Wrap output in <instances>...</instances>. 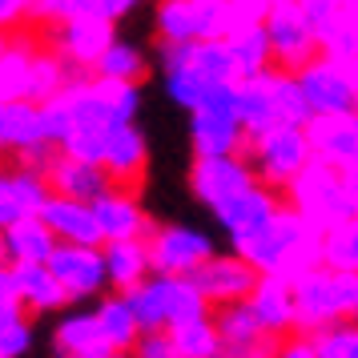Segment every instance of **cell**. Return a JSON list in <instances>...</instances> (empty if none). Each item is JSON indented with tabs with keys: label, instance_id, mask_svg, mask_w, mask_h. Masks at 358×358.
<instances>
[{
	"label": "cell",
	"instance_id": "6da1fadb",
	"mask_svg": "<svg viewBox=\"0 0 358 358\" xmlns=\"http://www.w3.org/2000/svg\"><path fill=\"white\" fill-rule=\"evenodd\" d=\"M145 109V85H113V81H85L69 85L57 101L45 105L57 137V149L65 157H81V162L97 165L101 145L125 125H137Z\"/></svg>",
	"mask_w": 358,
	"mask_h": 358
},
{
	"label": "cell",
	"instance_id": "7a4b0ae2",
	"mask_svg": "<svg viewBox=\"0 0 358 358\" xmlns=\"http://www.w3.org/2000/svg\"><path fill=\"white\" fill-rule=\"evenodd\" d=\"M153 77L162 85V97L189 117L197 113L206 97H213L226 85L238 81V65L229 57L226 41H206V45H157L153 49Z\"/></svg>",
	"mask_w": 358,
	"mask_h": 358
},
{
	"label": "cell",
	"instance_id": "3957f363",
	"mask_svg": "<svg viewBox=\"0 0 358 358\" xmlns=\"http://www.w3.org/2000/svg\"><path fill=\"white\" fill-rule=\"evenodd\" d=\"M266 13L270 0H162L149 13V33L153 45H206L262 24Z\"/></svg>",
	"mask_w": 358,
	"mask_h": 358
},
{
	"label": "cell",
	"instance_id": "277c9868",
	"mask_svg": "<svg viewBox=\"0 0 358 358\" xmlns=\"http://www.w3.org/2000/svg\"><path fill=\"white\" fill-rule=\"evenodd\" d=\"M262 278L278 282H298L302 274L322 266V234L310 226L306 217H298L290 206H282L278 217L262 229L254 242L238 250Z\"/></svg>",
	"mask_w": 358,
	"mask_h": 358
},
{
	"label": "cell",
	"instance_id": "5b68a950",
	"mask_svg": "<svg viewBox=\"0 0 358 358\" xmlns=\"http://www.w3.org/2000/svg\"><path fill=\"white\" fill-rule=\"evenodd\" d=\"M238 101H242V121L250 137H262L270 129H306L314 121L298 89V77L282 69H270L254 81L238 85Z\"/></svg>",
	"mask_w": 358,
	"mask_h": 358
},
{
	"label": "cell",
	"instance_id": "8992f818",
	"mask_svg": "<svg viewBox=\"0 0 358 358\" xmlns=\"http://www.w3.org/2000/svg\"><path fill=\"white\" fill-rule=\"evenodd\" d=\"M125 298H129L133 314H137L141 334H153V330L173 334V330H181V326H189V322H197V318H210L213 314L189 278L149 274L145 282H141L133 294H125Z\"/></svg>",
	"mask_w": 358,
	"mask_h": 358
},
{
	"label": "cell",
	"instance_id": "52a82bcc",
	"mask_svg": "<svg viewBox=\"0 0 358 358\" xmlns=\"http://www.w3.org/2000/svg\"><path fill=\"white\" fill-rule=\"evenodd\" d=\"M185 141L194 162L206 157H242L250 145V133L242 121V101H238V85L217 89L213 97H206V105L197 113L185 117Z\"/></svg>",
	"mask_w": 358,
	"mask_h": 358
},
{
	"label": "cell",
	"instance_id": "ba28073f",
	"mask_svg": "<svg viewBox=\"0 0 358 358\" xmlns=\"http://www.w3.org/2000/svg\"><path fill=\"white\" fill-rule=\"evenodd\" d=\"M294 290V322H298V334L310 338L326 326L350 322V310H355V290L358 278L350 274H334V270H310L298 282H290Z\"/></svg>",
	"mask_w": 358,
	"mask_h": 358
},
{
	"label": "cell",
	"instance_id": "9c48e42d",
	"mask_svg": "<svg viewBox=\"0 0 358 358\" xmlns=\"http://www.w3.org/2000/svg\"><path fill=\"white\" fill-rule=\"evenodd\" d=\"M57 137H52L45 105L33 101H0V162L4 165H29V169H49L57 157Z\"/></svg>",
	"mask_w": 358,
	"mask_h": 358
},
{
	"label": "cell",
	"instance_id": "30bf717a",
	"mask_svg": "<svg viewBox=\"0 0 358 358\" xmlns=\"http://www.w3.org/2000/svg\"><path fill=\"white\" fill-rule=\"evenodd\" d=\"M145 245H149L153 274H165V278H194L217 250H226L210 226H197V222H185V217L157 222L153 234L145 238Z\"/></svg>",
	"mask_w": 358,
	"mask_h": 358
},
{
	"label": "cell",
	"instance_id": "8fae6325",
	"mask_svg": "<svg viewBox=\"0 0 358 358\" xmlns=\"http://www.w3.org/2000/svg\"><path fill=\"white\" fill-rule=\"evenodd\" d=\"M245 162L254 169L258 185L274 189V194H286L294 181L314 165V149H310L306 129H270L262 137H250Z\"/></svg>",
	"mask_w": 358,
	"mask_h": 358
},
{
	"label": "cell",
	"instance_id": "7c38bea8",
	"mask_svg": "<svg viewBox=\"0 0 358 358\" xmlns=\"http://www.w3.org/2000/svg\"><path fill=\"white\" fill-rule=\"evenodd\" d=\"M282 197H286V206H290L298 217H306L318 234H326V229H334V226H346V222L358 217L355 201L346 194L342 173H334V169H326V165H318V162L310 165Z\"/></svg>",
	"mask_w": 358,
	"mask_h": 358
},
{
	"label": "cell",
	"instance_id": "4fadbf2b",
	"mask_svg": "<svg viewBox=\"0 0 358 358\" xmlns=\"http://www.w3.org/2000/svg\"><path fill=\"white\" fill-rule=\"evenodd\" d=\"M266 41H270V57L274 69L282 73H302L310 61H318V36L306 17V0H270V13L262 20Z\"/></svg>",
	"mask_w": 358,
	"mask_h": 358
},
{
	"label": "cell",
	"instance_id": "5bb4252c",
	"mask_svg": "<svg viewBox=\"0 0 358 358\" xmlns=\"http://www.w3.org/2000/svg\"><path fill=\"white\" fill-rule=\"evenodd\" d=\"M36 41L52 52V57H61L77 77H93V65L101 61V52L113 45L121 29L117 24H101V20H61V24H45V29H33Z\"/></svg>",
	"mask_w": 358,
	"mask_h": 358
},
{
	"label": "cell",
	"instance_id": "9a60e30c",
	"mask_svg": "<svg viewBox=\"0 0 358 358\" xmlns=\"http://www.w3.org/2000/svg\"><path fill=\"white\" fill-rule=\"evenodd\" d=\"M298 77V89L306 97L310 117H346L358 113V73L350 65H338L330 57L310 61Z\"/></svg>",
	"mask_w": 358,
	"mask_h": 358
},
{
	"label": "cell",
	"instance_id": "2e32d148",
	"mask_svg": "<svg viewBox=\"0 0 358 358\" xmlns=\"http://www.w3.org/2000/svg\"><path fill=\"white\" fill-rule=\"evenodd\" d=\"M49 270L61 282L69 306H97L105 294H113L101 245H57V254L49 258Z\"/></svg>",
	"mask_w": 358,
	"mask_h": 358
},
{
	"label": "cell",
	"instance_id": "e0dca14e",
	"mask_svg": "<svg viewBox=\"0 0 358 358\" xmlns=\"http://www.w3.org/2000/svg\"><path fill=\"white\" fill-rule=\"evenodd\" d=\"M286 206V197L274 194V189H266V185H254V189H245L238 194L234 201H226L222 210H213V234L226 242V250H245V245L258 238L262 229L270 226L278 217V210Z\"/></svg>",
	"mask_w": 358,
	"mask_h": 358
},
{
	"label": "cell",
	"instance_id": "ac0fdd59",
	"mask_svg": "<svg viewBox=\"0 0 358 358\" xmlns=\"http://www.w3.org/2000/svg\"><path fill=\"white\" fill-rule=\"evenodd\" d=\"M185 185H189V197H194L197 206L206 213H213V210H222L226 201H234L238 194L254 189L258 178H254V169H250V162H245V153H242V157H206V162H189Z\"/></svg>",
	"mask_w": 358,
	"mask_h": 358
},
{
	"label": "cell",
	"instance_id": "d6986e66",
	"mask_svg": "<svg viewBox=\"0 0 358 358\" xmlns=\"http://www.w3.org/2000/svg\"><path fill=\"white\" fill-rule=\"evenodd\" d=\"M189 282L197 286V294L206 298L210 310H226V306H238V302H250V294L258 290L262 274L238 250H217Z\"/></svg>",
	"mask_w": 358,
	"mask_h": 358
},
{
	"label": "cell",
	"instance_id": "ffe728a7",
	"mask_svg": "<svg viewBox=\"0 0 358 358\" xmlns=\"http://www.w3.org/2000/svg\"><path fill=\"white\" fill-rule=\"evenodd\" d=\"M322 57L358 69V0H306Z\"/></svg>",
	"mask_w": 358,
	"mask_h": 358
},
{
	"label": "cell",
	"instance_id": "44dd1931",
	"mask_svg": "<svg viewBox=\"0 0 358 358\" xmlns=\"http://www.w3.org/2000/svg\"><path fill=\"white\" fill-rule=\"evenodd\" d=\"M93 217H97L101 229V245H113V242H145L157 217L149 213L141 189H125V185H113L109 194L93 206Z\"/></svg>",
	"mask_w": 358,
	"mask_h": 358
},
{
	"label": "cell",
	"instance_id": "7402d4cb",
	"mask_svg": "<svg viewBox=\"0 0 358 358\" xmlns=\"http://www.w3.org/2000/svg\"><path fill=\"white\" fill-rule=\"evenodd\" d=\"M49 197L52 189L41 169L0 162V234L8 226H17V222H24V217H41Z\"/></svg>",
	"mask_w": 358,
	"mask_h": 358
},
{
	"label": "cell",
	"instance_id": "603a6c76",
	"mask_svg": "<svg viewBox=\"0 0 358 358\" xmlns=\"http://www.w3.org/2000/svg\"><path fill=\"white\" fill-rule=\"evenodd\" d=\"M49 350L52 358H113L93 306H69L65 314H57L49 322Z\"/></svg>",
	"mask_w": 358,
	"mask_h": 358
},
{
	"label": "cell",
	"instance_id": "cb8c5ba5",
	"mask_svg": "<svg viewBox=\"0 0 358 358\" xmlns=\"http://www.w3.org/2000/svg\"><path fill=\"white\" fill-rule=\"evenodd\" d=\"M213 326L222 338V358H274V350L282 346V338H274L245 302L213 310Z\"/></svg>",
	"mask_w": 358,
	"mask_h": 358
},
{
	"label": "cell",
	"instance_id": "d4e9b609",
	"mask_svg": "<svg viewBox=\"0 0 358 358\" xmlns=\"http://www.w3.org/2000/svg\"><path fill=\"white\" fill-rule=\"evenodd\" d=\"M149 157H153V149H149V133L145 125L137 121V125H125V129H117L97 153V165L113 178V185H125V189H141V181L149 173Z\"/></svg>",
	"mask_w": 358,
	"mask_h": 358
},
{
	"label": "cell",
	"instance_id": "484cf974",
	"mask_svg": "<svg viewBox=\"0 0 358 358\" xmlns=\"http://www.w3.org/2000/svg\"><path fill=\"white\" fill-rule=\"evenodd\" d=\"M314 162L334 169V173H350L358 169V113L346 117H314L306 125Z\"/></svg>",
	"mask_w": 358,
	"mask_h": 358
},
{
	"label": "cell",
	"instance_id": "4316f807",
	"mask_svg": "<svg viewBox=\"0 0 358 358\" xmlns=\"http://www.w3.org/2000/svg\"><path fill=\"white\" fill-rule=\"evenodd\" d=\"M45 181H49L52 197H69V201H81V206H97L101 197L113 189V178L93 162H81V157H65L57 153L45 169Z\"/></svg>",
	"mask_w": 358,
	"mask_h": 358
},
{
	"label": "cell",
	"instance_id": "83f0119b",
	"mask_svg": "<svg viewBox=\"0 0 358 358\" xmlns=\"http://www.w3.org/2000/svg\"><path fill=\"white\" fill-rule=\"evenodd\" d=\"M149 73H153V49L133 41V36H117L93 65L97 81H113V85H145Z\"/></svg>",
	"mask_w": 358,
	"mask_h": 358
},
{
	"label": "cell",
	"instance_id": "f1b7e54d",
	"mask_svg": "<svg viewBox=\"0 0 358 358\" xmlns=\"http://www.w3.org/2000/svg\"><path fill=\"white\" fill-rule=\"evenodd\" d=\"M41 222L49 226L57 245H101V229L93 217V206L69 201V197H49V206L41 210Z\"/></svg>",
	"mask_w": 358,
	"mask_h": 358
},
{
	"label": "cell",
	"instance_id": "f546056e",
	"mask_svg": "<svg viewBox=\"0 0 358 358\" xmlns=\"http://www.w3.org/2000/svg\"><path fill=\"white\" fill-rule=\"evenodd\" d=\"M13 274H17V286H20V306L33 322H41V318L52 322L57 314L69 310V298L49 266H13Z\"/></svg>",
	"mask_w": 358,
	"mask_h": 358
},
{
	"label": "cell",
	"instance_id": "4dcf8cb0",
	"mask_svg": "<svg viewBox=\"0 0 358 358\" xmlns=\"http://www.w3.org/2000/svg\"><path fill=\"white\" fill-rule=\"evenodd\" d=\"M245 306L254 310L258 318L274 338H294L298 334V322H294V290L290 282H278V278H262L258 290L250 294Z\"/></svg>",
	"mask_w": 358,
	"mask_h": 358
},
{
	"label": "cell",
	"instance_id": "1f68e13d",
	"mask_svg": "<svg viewBox=\"0 0 358 358\" xmlns=\"http://www.w3.org/2000/svg\"><path fill=\"white\" fill-rule=\"evenodd\" d=\"M0 242H4L8 266H49V258L57 254V238L41 217H24L17 226H8L0 234Z\"/></svg>",
	"mask_w": 358,
	"mask_h": 358
},
{
	"label": "cell",
	"instance_id": "d6a6232c",
	"mask_svg": "<svg viewBox=\"0 0 358 358\" xmlns=\"http://www.w3.org/2000/svg\"><path fill=\"white\" fill-rule=\"evenodd\" d=\"M101 250H105V270H109V290L113 294H133L153 274L145 242H113L101 245Z\"/></svg>",
	"mask_w": 358,
	"mask_h": 358
},
{
	"label": "cell",
	"instance_id": "836d02e7",
	"mask_svg": "<svg viewBox=\"0 0 358 358\" xmlns=\"http://www.w3.org/2000/svg\"><path fill=\"white\" fill-rule=\"evenodd\" d=\"M93 314H97V326L105 334V342H109V350L125 358L137 346V338H141V326H137V314H133L129 298L125 294H105L93 306Z\"/></svg>",
	"mask_w": 358,
	"mask_h": 358
},
{
	"label": "cell",
	"instance_id": "e575fe53",
	"mask_svg": "<svg viewBox=\"0 0 358 358\" xmlns=\"http://www.w3.org/2000/svg\"><path fill=\"white\" fill-rule=\"evenodd\" d=\"M226 45H229L234 65H238V81H242V85L274 69L270 41H266V29H262V24H245V29H238V33H229Z\"/></svg>",
	"mask_w": 358,
	"mask_h": 358
},
{
	"label": "cell",
	"instance_id": "d590c367",
	"mask_svg": "<svg viewBox=\"0 0 358 358\" xmlns=\"http://www.w3.org/2000/svg\"><path fill=\"white\" fill-rule=\"evenodd\" d=\"M322 266L334 274L358 278V217L322 234Z\"/></svg>",
	"mask_w": 358,
	"mask_h": 358
},
{
	"label": "cell",
	"instance_id": "8d00e7d4",
	"mask_svg": "<svg viewBox=\"0 0 358 358\" xmlns=\"http://www.w3.org/2000/svg\"><path fill=\"white\" fill-rule=\"evenodd\" d=\"M173 346H178V358H222V338H217L213 314L173 330Z\"/></svg>",
	"mask_w": 358,
	"mask_h": 358
},
{
	"label": "cell",
	"instance_id": "74e56055",
	"mask_svg": "<svg viewBox=\"0 0 358 358\" xmlns=\"http://www.w3.org/2000/svg\"><path fill=\"white\" fill-rule=\"evenodd\" d=\"M41 330L29 314H13V318H0V358H33Z\"/></svg>",
	"mask_w": 358,
	"mask_h": 358
},
{
	"label": "cell",
	"instance_id": "f35d334b",
	"mask_svg": "<svg viewBox=\"0 0 358 358\" xmlns=\"http://www.w3.org/2000/svg\"><path fill=\"white\" fill-rule=\"evenodd\" d=\"M310 346L318 358H358V322L326 326L318 334H310Z\"/></svg>",
	"mask_w": 358,
	"mask_h": 358
},
{
	"label": "cell",
	"instance_id": "ab89813d",
	"mask_svg": "<svg viewBox=\"0 0 358 358\" xmlns=\"http://www.w3.org/2000/svg\"><path fill=\"white\" fill-rule=\"evenodd\" d=\"M33 33V0H0V36L17 41Z\"/></svg>",
	"mask_w": 358,
	"mask_h": 358
},
{
	"label": "cell",
	"instance_id": "60d3db41",
	"mask_svg": "<svg viewBox=\"0 0 358 358\" xmlns=\"http://www.w3.org/2000/svg\"><path fill=\"white\" fill-rule=\"evenodd\" d=\"M125 358H178L173 334H162V330H153V334H141V338H137V346H133Z\"/></svg>",
	"mask_w": 358,
	"mask_h": 358
},
{
	"label": "cell",
	"instance_id": "b9f144b4",
	"mask_svg": "<svg viewBox=\"0 0 358 358\" xmlns=\"http://www.w3.org/2000/svg\"><path fill=\"white\" fill-rule=\"evenodd\" d=\"M13 314H24V306H20L17 274H13V266H4L0 270V318H13Z\"/></svg>",
	"mask_w": 358,
	"mask_h": 358
},
{
	"label": "cell",
	"instance_id": "7bdbcfd3",
	"mask_svg": "<svg viewBox=\"0 0 358 358\" xmlns=\"http://www.w3.org/2000/svg\"><path fill=\"white\" fill-rule=\"evenodd\" d=\"M274 358H318V355H314V346H310V338H302V334H294V338H282V346L274 350Z\"/></svg>",
	"mask_w": 358,
	"mask_h": 358
},
{
	"label": "cell",
	"instance_id": "ee69618b",
	"mask_svg": "<svg viewBox=\"0 0 358 358\" xmlns=\"http://www.w3.org/2000/svg\"><path fill=\"white\" fill-rule=\"evenodd\" d=\"M342 181H346V194H350V201H355V213H358V169L342 173Z\"/></svg>",
	"mask_w": 358,
	"mask_h": 358
},
{
	"label": "cell",
	"instance_id": "f6af8a7d",
	"mask_svg": "<svg viewBox=\"0 0 358 358\" xmlns=\"http://www.w3.org/2000/svg\"><path fill=\"white\" fill-rule=\"evenodd\" d=\"M8 45H13V41H8V36H0V61H4V52H8Z\"/></svg>",
	"mask_w": 358,
	"mask_h": 358
},
{
	"label": "cell",
	"instance_id": "bcb514c9",
	"mask_svg": "<svg viewBox=\"0 0 358 358\" xmlns=\"http://www.w3.org/2000/svg\"><path fill=\"white\" fill-rule=\"evenodd\" d=\"M350 322H358V290H355V310H350Z\"/></svg>",
	"mask_w": 358,
	"mask_h": 358
},
{
	"label": "cell",
	"instance_id": "7dc6e473",
	"mask_svg": "<svg viewBox=\"0 0 358 358\" xmlns=\"http://www.w3.org/2000/svg\"><path fill=\"white\" fill-rule=\"evenodd\" d=\"M355 73H358V69H355Z\"/></svg>",
	"mask_w": 358,
	"mask_h": 358
},
{
	"label": "cell",
	"instance_id": "c3c4849f",
	"mask_svg": "<svg viewBox=\"0 0 358 358\" xmlns=\"http://www.w3.org/2000/svg\"><path fill=\"white\" fill-rule=\"evenodd\" d=\"M113 358H117V355H113Z\"/></svg>",
	"mask_w": 358,
	"mask_h": 358
}]
</instances>
